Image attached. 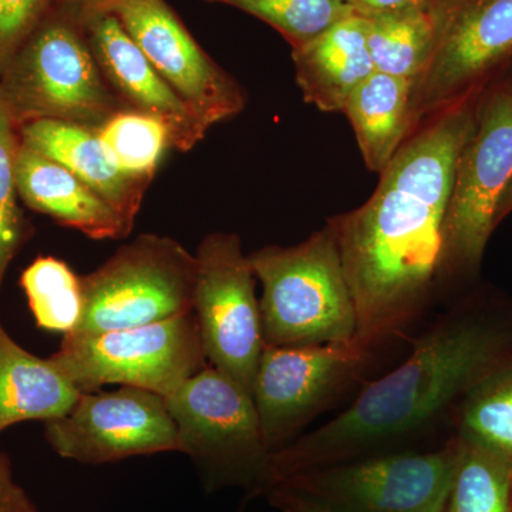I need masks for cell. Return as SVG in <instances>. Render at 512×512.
Masks as SVG:
<instances>
[{
  "label": "cell",
  "instance_id": "cell-24",
  "mask_svg": "<svg viewBox=\"0 0 512 512\" xmlns=\"http://www.w3.org/2000/svg\"><path fill=\"white\" fill-rule=\"evenodd\" d=\"M456 434L480 441L512 461V356L468 393Z\"/></svg>",
  "mask_w": 512,
  "mask_h": 512
},
{
  "label": "cell",
  "instance_id": "cell-17",
  "mask_svg": "<svg viewBox=\"0 0 512 512\" xmlns=\"http://www.w3.org/2000/svg\"><path fill=\"white\" fill-rule=\"evenodd\" d=\"M16 187L30 210L97 241L126 238L133 229L72 171L22 143L16 158Z\"/></svg>",
  "mask_w": 512,
  "mask_h": 512
},
{
  "label": "cell",
  "instance_id": "cell-25",
  "mask_svg": "<svg viewBox=\"0 0 512 512\" xmlns=\"http://www.w3.org/2000/svg\"><path fill=\"white\" fill-rule=\"evenodd\" d=\"M97 131L121 170L148 183L165 151L174 148L170 128L163 120L133 109L114 114Z\"/></svg>",
  "mask_w": 512,
  "mask_h": 512
},
{
  "label": "cell",
  "instance_id": "cell-11",
  "mask_svg": "<svg viewBox=\"0 0 512 512\" xmlns=\"http://www.w3.org/2000/svg\"><path fill=\"white\" fill-rule=\"evenodd\" d=\"M437 39L413 83L414 131L512 67V0H437Z\"/></svg>",
  "mask_w": 512,
  "mask_h": 512
},
{
  "label": "cell",
  "instance_id": "cell-34",
  "mask_svg": "<svg viewBox=\"0 0 512 512\" xmlns=\"http://www.w3.org/2000/svg\"><path fill=\"white\" fill-rule=\"evenodd\" d=\"M511 512H512V498H511Z\"/></svg>",
  "mask_w": 512,
  "mask_h": 512
},
{
  "label": "cell",
  "instance_id": "cell-23",
  "mask_svg": "<svg viewBox=\"0 0 512 512\" xmlns=\"http://www.w3.org/2000/svg\"><path fill=\"white\" fill-rule=\"evenodd\" d=\"M20 286L40 329L63 335L76 330L83 313L82 281L66 262L39 256L23 271Z\"/></svg>",
  "mask_w": 512,
  "mask_h": 512
},
{
  "label": "cell",
  "instance_id": "cell-13",
  "mask_svg": "<svg viewBox=\"0 0 512 512\" xmlns=\"http://www.w3.org/2000/svg\"><path fill=\"white\" fill-rule=\"evenodd\" d=\"M45 436L60 457L93 466L180 451L165 397L140 387L80 394L64 416L46 421Z\"/></svg>",
  "mask_w": 512,
  "mask_h": 512
},
{
  "label": "cell",
  "instance_id": "cell-27",
  "mask_svg": "<svg viewBox=\"0 0 512 512\" xmlns=\"http://www.w3.org/2000/svg\"><path fill=\"white\" fill-rule=\"evenodd\" d=\"M19 147V126L0 90V289L10 264L32 234L16 187Z\"/></svg>",
  "mask_w": 512,
  "mask_h": 512
},
{
  "label": "cell",
  "instance_id": "cell-32",
  "mask_svg": "<svg viewBox=\"0 0 512 512\" xmlns=\"http://www.w3.org/2000/svg\"><path fill=\"white\" fill-rule=\"evenodd\" d=\"M265 495L269 503L281 512H336L306 495L278 485L272 487Z\"/></svg>",
  "mask_w": 512,
  "mask_h": 512
},
{
  "label": "cell",
  "instance_id": "cell-6",
  "mask_svg": "<svg viewBox=\"0 0 512 512\" xmlns=\"http://www.w3.org/2000/svg\"><path fill=\"white\" fill-rule=\"evenodd\" d=\"M195 279L197 259L180 242L138 235L80 276L83 313L73 332L136 328L194 312Z\"/></svg>",
  "mask_w": 512,
  "mask_h": 512
},
{
  "label": "cell",
  "instance_id": "cell-16",
  "mask_svg": "<svg viewBox=\"0 0 512 512\" xmlns=\"http://www.w3.org/2000/svg\"><path fill=\"white\" fill-rule=\"evenodd\" d=\"M19 133L23 146L72 171L134 227L150 183L121 170L97 128L36 120L23 124Z\"/></svg>",
  "mask_w": 512,
  "mask_h": 512
},
{
  "label": "cell",
  "instance_id": "cell-28",
  "mask_svg": "<svg viewBox=\"0 0 512 512\" xmlns=\"http://www.w3.org/2000/svg\"><path fill=\"white\" fill-rule=\"evenodd\" d=\"M55 0H0V73L35 32Z\"/></svg>",
  "mask_w": 512,
  "mask_h": 512
},
{
  "label": "cell",
  "instance_id": "cell-29",
  "mask_svg": "<svg viewBox=\"0 0 512 512\" xmlns=\"http://www.w3.org/2000/svg\"><path fill=\"white\" fill-rule=\"evenodd\" d=\"M0 512H39L35 501L16 481L12 461L0 450Z\"/></svg>",
  "mask_w": 512,
  "mask_h": 512
},
{
  "label": "cell",
  "instance_id": "cell-5",
  "mask_svg": "<svg viewBox=\"0 0 512 512\" xmlns=\"http://www.w3.org/2000/svg\"><path fill=\"white\" fill-rule=\"evenodd\" d=\"M187 454L208 491L242 487L266 493L272 451L266 446L252 393L208 365L165 397Z\"/></svg>",
  "mask_w": 512,
  "mask_h": 512
},
{
  "label": "cell",
  "instance_id": "cell-30",
  "mask_svg": "<svg viewBox=\"0 0 512 512\" xmlns=\"http://www.w3.org/2000/svg\"><path fill=\"white\" fill-rule=\"evenodd\" d=\"M436 2L437 0H345L353 16L365 19L402 10L431 8Z\"/></svg>",
  "mask_w": 512,
  "mask_h": 512
},
{
  "label": "cell",
  "instance_id": "cell-4",
  "mask_svg": "<svg viewBox=\"0 0 512 512\" xmlns=\"http://www.w3.org/2000/svg\"><path fill=\"white\" fill-rule=\"evenodd\" d=\"M0 90L19 128L36 120L100 128L127 109L104 79L83 26L55 9L0 73Z\"/></svg>",
  "mask_w": 512,
  "mask_h": 512
},
{
  "label": "cell",
  "instance_id": "cell-3",
  "mask_svg": "<svg viewBox=\"0 0 512 512\" xmlns=\"http://www.w3.org/2000/svg\"><path fill=\"white\" fill-rule=\"evenodd\" d=\"M248 256L262 285L265 345L316 346L356 339L355 299L328 225L301 244L269 245Z\"/></svg>",
  "mask_w": 512,
  "mask_h": 512
},
{
  "label": "cell",
  "instance_id": "cell-19",
  "mask_svg": "<svg viewBox=\"0 0 512 512\" xmlns=\"http://www.w3.org/2000/svg\"><path fill=\"white\" fill-rule=\"evenodd\" d=\"M80 394L50 357L23 349L0 323V434L23 421L59 419Z\"/></svg>",
  "mask_w": 512,
  "mask_h": 512
},
{
  "label": "cell",
  "instance_id": "cell-14",
  "mask_svg": "<svg viewBox=\"0 0 512 512\" xmlns=\"http://www.w3.org/2000/svg\"><path fill=\"white\" fill-rule=\"evenodd\" d=\"M113 13L205 128L242 113L244 87L205 53L165 0H127Z\"/></svg>",
  "mask_w": 512,
  "mask_h": 512
},
{
  "label": "cell",
  "instance_id": "cell-7",
  "mask_svg": "<svg viewBox=\"0 0 512 512\" xmlns=\"http://www.w3.org/2000/svg\"><path fill=\"white\" fill-rule=\"evenodd\" d=\"M50 359L79 392L119 384L164 397L208 366L194 312L136 328L67 333Z\"/></svg>",
  "mask_w": 512,
  "mask_h": 512
},
{
  "label": "cell",
  "instance_id": "cell-2",
  "mask_svg": "<svg viewBox=\"0 0 512 512\" xmlns=\"http://www.w3.org/2000/svg\"><path fill=\"white\" fill-rule=\"evenodd\" d=\"M511 356L512 320L471 306L443 313L404 362L367 382L348 409L272 453L269 488L309 468L426 450L450 421L456 429L468 393Z\"/></svg>",
  "mask_w": 512,
  "mask_h": 512
},
{
  "label": "cell",
  "instance_id": "cell-20",
  "mask_svg": "<svg viewBox=\"0 0 512 512\" xmlns=\"http://www.w3.org/2000/svg\"><path fill=\"white\" fill-rule=\"evenodd\" d=\"M412 90V80L375 72L349 97L342 113L370 171L382 174L414 133Z\"/></svg>",
  "mask_w": 512,
  "mask_h": 512
},
{
  "label": "cell",
  "instance_id": "cell-15",
  "mask_svg": "<svg viewBox=\"0 0 512 512\" xmlns=\"http://www.w3.org/2000/svg\"><path fill=\"white\" fill-rule=\"evenodd\" d=\"M83 29L104 79L127 109L163 120L181 153L204 140L208 128L164 82L114 13L87 20Z\"/></svg>",
  "mask_w": 512,
  "mask_h": 512
},
{
  "label": "cell",
  "instance_id": "cell-18",
  "mask_svg": "<svg viewBox=\"0 0 512 512\" xmlns=\"http://www.w3.org/2000/svg\"><path fill=\"white\" fill-rule=\"evenodd\" d=\"M292 59L303 99L325 113H342L352 93L376 72L367 47V22L359 16L340 20L295 47Z\"/></svg>",
  "mask_w": 512,
  "mask_h": 512
},
{
  "label": "cell",
  "instance_id": "cell-22",
  "mask_svg": "<svg viewBox=\"0 0 512 512\" xmlns=\"http://www.w3.org/2000/svg\"><path fill=\"white\" fill-rule=\"evenodd\" d=\"M458 458L444 512H511L512 461L456 434Z\"/></svg>",
  "mask_w": 512,
  "mask_h": 512
},
{
  "label": "cell",
  "instance_id": "cell-10",
  "mask_svg": "<svg viewBox=\"0 0 512 512\" xmlns=\"http://www.w3.org/2000/svg\"><path fill=\"white\" fill-rule=\"evenodd\" d=\"M382 350L357 339L316 346L265 345L252 397L269 450L275 453L291 444L311 421L357 384H365Z\"/></svg>",
  "mask_w": 512,
  "mask_h": 512
},
{
  "label": "cell",
  "instance_id": "cell-31",
  "mask_svg": "<svg viewBox=\"0 0 512 512\" xmlns=\"http://www.w3.org/2000/svg\"><path fill=\"white\" fill-rule=\"evenodd\" d=\"M124 2L127 0H55L52 9L83 26L96 16L113 13Z\"/></svg>",
  "mask_w": 512,
  "mask_h": 512
},
{
  "label": "cell",
  "instance_id": "cell-26",
  "mask_svg": "<svg viewBox=\"0 0 512 512\" xmlns=\"http://www.w3.org/2000/svg\"><path fill=\"white\" fill-rule=\"evenodd\" d=\"M231 6L278 30L292 49L353 16L345 0H205Z\"/></svg>",
  "mask_w": 512,
  "mask_h": 512
},
{
  "label": "cell",
  "instance_id": "cell-1",
  "mask_svg": "<svg viewBox=\"0 0 512 512\" xmlns=\"http://www.w3.org/2000/svg\"><path fill=\"white\" fill-rule=\"evenodd\" d=\"M477 96L417 128L380 174L372 197L328 220L355 299L356 339L370 348L404 338L446 279L444 224Z\"/></svg>",
  "mask_w": 512,
  "mask_h": 512
},
{
  "label": "cell",
  "instance_id": "cell-21",
  "mask_svg": "<svg viewBox=\"0 0 512 512\" xmlns=\"http://www.w3.org/2000/svg\"><path fill=\"white\" fill-rule=\"evenodd\" d=\"M436 3L366 19L367 47L376 72L413 83L419 79L436 46Z\"/></svg>",
  "mask_w": 512,
  "mask_h": 512
},
{
  "label": "cell",
  "instance_id": "cell-8",
  "mask_svg": "<svg viewBox=\"0 0 512 512\" xmlns=\"http://www.w3.org/2000/svg\"><path fill=\"white\" fill-rule=\"evenodd\" d=\"M511 178L512 74H504L478 93L473 130L458 157L444 224L446 278L480 265Z\"/></svg>",
  "mask_w": 512,
  "mask_h": 512
},
{
  "label": "cell",
  "instance_id": "cell-33",
  "mask_svg": "<svg viewBox=\"0 0 512 512\" xmlns=\"http://www.w3.org/2000/svg\"><path fill=\"white\" fill-rule=\"evenodd\" d=\"M512 212V178L510 183L507 184L503 195H501L500 202H498L497 215H495V222L497 225Z\"/></svg>",
  "mask_w": 512,
  "mask_h": 512
},
{
  "label": "cell",
  "instance_id": "cell-9",
  "mask_svg": "<svg viewBox=\"0 0 512 512\" xmlns=\"http://www.w3.org/2000/svg\"><path fill=\"white\" fill-rule=\"evenodd\" d=\"M457 458L458 440L453 436L429 450L397 451L309 468L272 487L296 491L336 512H444Z\"/></svg>",
  "mask_w": 512,
  "mask_h": 512
},
{
  "label": "cell",
  "instance_id": "cell-12",
  "mask_svg": "<svg viewBox=\"0 0 512 512\" xmlns=\"http://www.w3.org/2000/svg\"><path fill=\"white\" fill-rule=\"evenodd\" d=\"M194 315L208 365L252 393L264 349L256 279L241 238L212 232L195 254Z\"/></svg>",
  "mask_w": 512,
  "mask_h": 512
}]
</instances>
